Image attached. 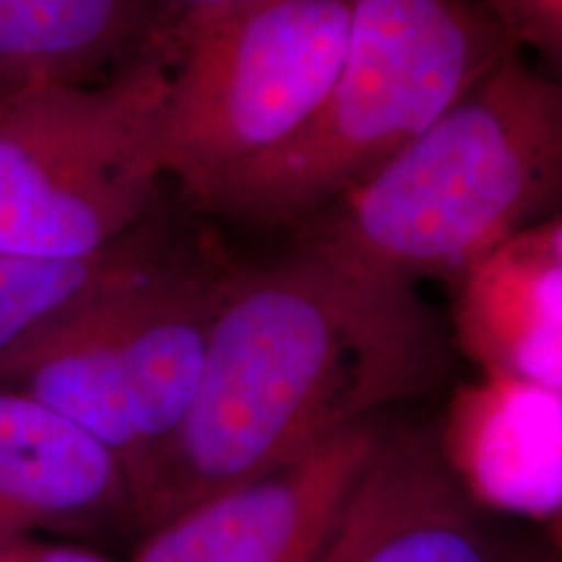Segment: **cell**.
Listing matches in <instances>:
<instances>
[{"instance_id": "1", "label": "cell", "mask_w": 562, "mask_h": 562, "mask_svg": "<svg viewBox=\"0 0 562 562\" xmlns=\"http://www.w3.org/2000/svg\"><path fill=\"white\" fill-rule=\"evenodd\" d=\"M422 300L357 290L294 250L232 269L191 412L133 487V524L256 480L442 381Z\"/></svg>"}, {"instance_id": "2", "label": "cell", "mask_w": 562, "mask_h": 562, "mask_svg": "<svg viewBox=\"0 0 562 562\" xmlns=\"http://www.w3.org/2000/svg\"><path fill=\"white\" fill-rule=\"evenodd\" d=\"M562 178V91L521 50L336 206L294 250L357 290L414 300V281L459 279L552 211Z\"/></svg>"}, {"instance_id": "3", "label": "cell", "mask_w": 562, "mask_h": 562, "mask_svg": "<svg viewBox=\"0 0 562 562\" xmlns=\"http://www.w3.org/2000/svg\"><path fill=\"white\" fill-rule=\"evenodd\" d=\"M510 53L518 47L484 0H355L344 66L318 110L201 209L263 229L313 222Z\"/></svg>"}, {"instance_id": "4", "label": "cell", "mask_w": 562, "mask_h": 562, "mask_svg": "<svg viewBox=\"0 0 562 562\" xmlns=\"http://www.w3.org/2000/svg\"><path fill=\"white\" fill-rule=\"evenodd\" d=\"M232 269L170 250L3 357L0 385L94 435L133 492L191 412Z\"/></svg>"}, {"instance_id": "5", "label": "cell", "mask_w": 562, "mask_h": 562, "mask_svg": "<svg viewBox=\"0 0 562 562\" xmlns=\"http://www.w3.org/2000/svg\"><path fill=\"white\" fill-rule=\"evenodd\" d=\"M170 34L100 83H42L0 115V252L94 256L149 222Z\"/></svg>"}, {"instance_id": "6", "label": "cell", "mask_w": 562, "mask_h": 562, "mask_svg": "<svg viewBox=\"0 0 562 562\" xmlns=\"http://www.w3.org/2000/svg\"><path fill=\"white\" fill-rule=\"evenodd\" d=\"M355 0H245L175 19L157 149L201 206L290 140L344 66Z\"/></svg>"}, {"instance_id": "7", "label": "cell", "mask_w": 562, "mask_h": 562, "mask_svg": "<svg viewBox=\"0 0 562 562\" xmlns=\"http://www.w3.org/2000/svg\"><path fill=\"white\" fill-rule=\"evenodd\" d=\"M391 430L372 417L146 531L133 562H318Z\"/></svg>"}, {"instance_id": "8", "label": "cell", "mask_w": 562, "mask_h": 562, "mask_svg": "<svg viewBox=\"0 0 562 562\" xmlns=\"http://www.w3.org/2000/svg\"><path fill=\"white\" fill-rule=\"evenodd\" d=\"M318 562H510L430 430L385 432Z\"/></svg>"}, {"instance_id": "9", "label": "cell", "mask_w": 562, "mask_h": 562, "mask_svg": "<svg viewBox=\"0 0 562 562\" xmlns=\"http://www.w3.org/2000/svg\"><path fill=\"white\" fill-rule=\"evenodd\" d=\"M123 524H133V492L117 456L30 393L0 385V533Z\"/></svg>"}, {"instance_id": "10", "label": "cell", "mask_w": 562, "mask_h": 562, "mask_svg": "<svg viewBox=\"0 0 562 562\" xmlns=\"http://www.w3.org/2000/svg\"><path fill=\"white\" fill-rule=\"evenodd\" d=\"M456 328L490 375L560 391L562 227L544 220L490 250L459 279Z\"/></svg>"}, {"instance_id": "11", "label": "cell", "mask_w": 562, "mask_h": 562, "mask_svg": "<svg viewBox=\"0 0 562 562\" xmlns=\"http://www.w3.org/2000/svg\"><path fill=\"white\" fill-rule=\"evenodd\" d=\"M159 0H0V97L100 83L167 37Z\"/></svg>"}, {"instance_id": "12", "label": "cell", "mask_w": 562, "mask_h": 562, "mask_svg": "<svg viewBox=\"0 0 562 562\" xmlns=\"http://www.w3.org/2000/svg\"><path fill=\"white\" fill-rule=\"evenodd\" d=\"M440 448L461 480L529 495L558 484L560 391L495 378L456 398Z\"/></svg>"}, {"instance_id": "13", "label": "cell", "mask_w": 562, "mask_h": 562, "mask_svg": "<svg viewBox=\"0 0 562 562\" xmlns=\"http://www.w3.org/2000/svg\"><path fill=\"white\" fill-rule=\"evenodd\" d=\"M167 252L170 248L149 222L87 258L55 261L0 252V360L89 300L151 269Z\"/></svg>"}, {"instance_id": "14", "label": "cell", "mask_w": 562, "mask_h": 562, "mask_svg": "<svg viewBox=\"0 0 562 562\" xmlns=\"http://www.w3.org/2000/svg\"><path fill=\"white\" fill-rule=\"evenodd\" d=\"M518 50L529 47L560 70L562 0H484Z\"/></svg>"}, {"instance_id": "15", "label": "cell", "mask_w": 562, "mask_h": 562, "mask_svg": "<svg viewBox=\"0 0 562 562\" xmlns=\"http://www.w3.org/2000/svg\"><path fill=\"white\" fill-rule=\"evenodd\" d=\"M0 562H112L100 552H91L87 547L76 544H53L42 539L3 537L0 533Z\"/></svg>"}, {"instance_id": "16", "label": "cell", "mask_w": 562, "mask_h": 562, "mask_svg": "<svg viewBox=\"0 0 562 562\" xmlns=\"http://www.w3.org/2000/svg\"><path fill=\"white\" fill-rule=\"evenodd\" d=\"M159 3L165 5V11L170 13L172 19H180V16H193V13L227 9V5L245 3V0H159Z\"/></svg>"}, {"instance_id": "17", "label": "cell", "mask_w": 562, "mask_h": 562, "mask_svg": "<svg viewBox=\"0 0 562 562\" xmlns=\"http://www.w3.org/2000/svg\"><path fill=\"white\" fill-rule=\"evenodd\" d=\"M13 100H16V97H0V115H3L5 108H9Z\"/></svg>"}]
</instances>
